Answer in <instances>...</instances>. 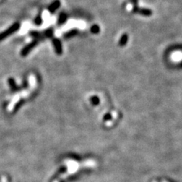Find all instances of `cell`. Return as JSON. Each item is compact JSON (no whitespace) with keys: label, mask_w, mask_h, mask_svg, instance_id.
Listing matches in <instances>:
<instances>
[{"label":"cell","mask_w":182,"mask_h":182,"mask_svg":"<svg viewBox=\"0 0 182 182\" xmlns=\"http://www.w3.org/2000/svg\"><path fill=\"white\" fill-rule=\"evenodd\" d=\"M18 27H19V25H18V24H15V25H14L13 26L11 27L9 29H8L6 31L0 33V40H2L3 39H5V37H7L9 35H10V34L14 33L15 30H18Z\"/></svg>","instance_id":"cell-1"},{"label":"cell","mask_w":182,"mask_h":182,"mask_svg":"<svg viewBox=\"0 0 182 182\" xmlns=\"http://www.w3.org/2000/svg\"><path fill=\"white\" fill-rule=\"evenodd\" d=\"M65 18H66V17H65V15L64 14H61V15H60V19H59V21H61V22H62V21H64L65 20Z\"/></svg>","instance_id":"cell-4"},{"label":"cell","mask_w":182,"mask_h":182,"mask_svg":"<svg viewBox=\"0 0 182 182\" xmlns=\"http://www.w3.org/2000/svg\"><path fill=\"white\" fill-rule=\"evenodd\" d=\"M54 46L55 47H56V51H57V53H61V43H60V42L58 40H54Z\"/></svg>","instance_id":"cell-2"},{"label":"cell","mask_w":182,"mask_h":182,"mask_svg":"<svg viewBox=\"0 0 182 182\" xmlns=\"http://www.w3.org/2000/svg\"><path fill=\"white\" fill-rule=\"evenodd\" d=\"M59 5H60L59 2H58V1H56V2H55L53 5H51L50 6H49V10H50L51 12H53V11H55L56 9H58Z\"/></svg>","instance_id":"cell-3"}]
</instances>
